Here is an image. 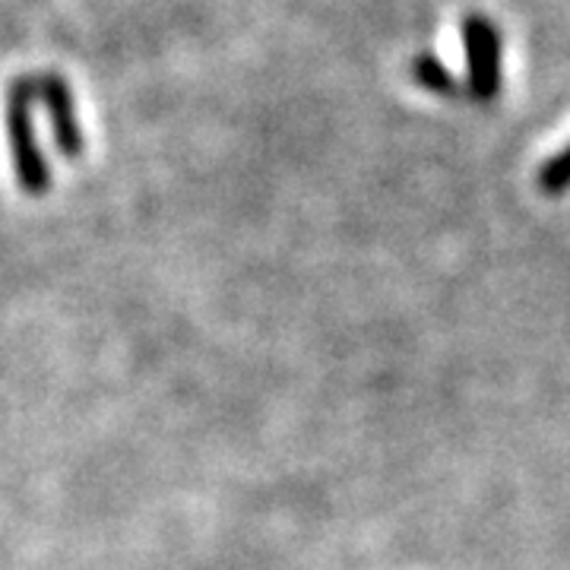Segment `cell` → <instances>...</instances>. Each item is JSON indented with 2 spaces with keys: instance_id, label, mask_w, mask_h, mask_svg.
Wrapping results in <instances>:
<instances>
[{
  "instance_id": "6da1fadb",
  "label": "cell",
  "mask_w": 570,
  "mask_h": 570,
  "mask_svg": "<svg viewBox=\"0 0 570 570\" xmlns=\"http://www.w3.org/2000/svg\"><path fill=\"white\" fill-rule=\"evenodd\" d=\"M36 82L29 77H17L3 92V127H7V142L13 156V171L20 181L22 194L29 197H45L51 187V168L45 163V153L36 134Z\"/></svg>"
},
{
  "instance_id": "7a4b0ae2",
  "label": "cell",
  "mask_w": 570,
  "mask_h": 570,
  "mask_svg": "<svg viewBox=\"0 0 570 570\" xmlns=\"http://www.w3.org/2000/svg\"><path fill=\"white\" fill-rule=\"evenodd\" d=\"M460 32H463V55H466V96L475 102H494L504 82L501 29L482 13H469L466 20L460 22Z\"/></svg>"
},
{
  "instance_id": "3957f363",
  "label": "cell",
  "mask_w": 570,
  "mask_h": 570,
  "mask_svg": "<svg viewBox=\"0 0 570 570\" xmlns=\"http://www.w3.org/2000/svg\"><path fill=\"white\" fill-rule=\"evenodd\" d=\"M32 82H36V102L45 105V111H48L58 149L63 156L77 159L86 140H82V127L80 118H77V102H73L70 82L58 77V73H51V70L48 73H32Z\"/></svg>"
},
{
  "instance_id": "277c9868",
  "label": "cell",
  "mask_w": 570,
  "mask_h": 570,
  "mask_svg": "<svg viewBox=\"0 0 570 570\" xmlns=\"http://www.w3.org/2000/svg\"><path fill=\"white\" fill-rule=\"evenodd\" d=\"M409 77L419 82L422 89L434 92V96H444V99H460L466 92L460 86V80L441 63V58H434V55H415L409 61Z\"/></svg>"
},
{
  "instance_id": "5b68a950",
  "label": "cell",
  "mask_w": 570,
  "mask_h": 570,
  "mask_svg": "<svg viewBox=\"0 0 570 570\" xmlns=\"http://www.w3.org/2000/svg\"><path fill=\"white\" fill-rule=\"evenodd\" d=\"M539 190L542 194H549V197H561V194H568L570 190V142L561 149V153H554L549 163L539 168Z\"/></svg>"
}]
</instances>
